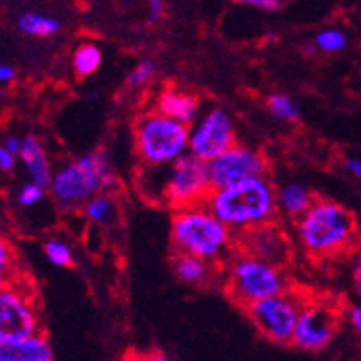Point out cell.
Listing matches in <instances>:
<instances>
[{"label":"cell","instance_id":"obj_5","mask_svg":"<svg viewBox=\"0 0 361 361\" xmlns=\"http://www.w3.org/2000/svg\"><path fill=\"white\" fill-rule=\"evenodd\" d=\"M109 173V161L104 153H89L54 171L48 190L63 210L80 209L92 195L104 192Z\"/></svg>","mask_w":361,"mask_h":361},{"label":"cell","instance_id":"obj_6","mask_svg":"<svg viewBox=\"0 0 361 361\" xmlns=\"http://www.w3.org/2000/svg\"><path fill=\"white\" fill-rule=\"evenodd\" d=\"M286 290L288 279L282 273V267L271 262L260 260L242 251L228 262L227 291L243 308Z\"/></svg>","mask_w":361,"mask_h":361},{"label":"cell","instance_id":"obj_1","mask_svg":"<svg viewBox=\"0 0 361 361\" xmlns=\"http://www.w3.org/2000/svg\"><path fill=\"white\" fill-rule=\"evenodd\" d=\"M204 204L236 234L275 218L276 192L266 177H255L212 190Z\"/></svg>","mask_w":361,"mask_h":361},{"label":"cell","instance_id":"obj_27","mask_svg":"<svg viewBox=\"0 0 361 361\" xmlns=\"http://www.w3.org/2000/svg\"><path fill=\"white\" fill-rule=\"evenodd\" d=\"M238 4L243 6H252V8H258V10L266 11H275L281 8V0H236Z\"/></svg>","mask_w":361,"mask_h":361},{"label":"cell","instance_id":"obj_23","mask_svg":"<svg viewBox=\"0 0 361 361\" xmlns=\"http://www.w3.org/2000/svg\"><path fill=\"white\" fill-rule=\"evenodd\" d=\"M315 47H317V50H321V52H341V50H345V47H347V35L343 34L341 30L338 28H328V30H323V32H319L317 37H315Z\"/></svg>","mask_w":361,"mask_h":361},{"label":"cell","instance_id":"obj_16","mask_svg":"<svg viewBox=\"0 0 361 361\" xmlns=\"http://www.w3.org/2000/svg\"><path fill=\"white\" fill-rule=\"evenodd\" d=\"M155 111L190 126L200 114V100L185 90L164 89L155 100Z\"/></svg>","mask_w":361,"mask_h":361},{"label":"cell","instance_id":"obj_21","mask_svg":"<svg viewBox=\"0 0 361 361\" xmlns=\"http://www.w3.org/2000/svg\"><path fill=\"white\" fill-rule=\"evenodd\" d=\"M81 209H83V214L87 216L90 224H105L107 219H111L114 204L109 195H105V192H100V194L92 195Z\"/></svg>","mask_w":361,"mask_h":361},{"label":"cell","instance_id":"obj_35","mask_svg":"<svg viewBox=\"0 0 361 361\" xmlns=\"http://www.w3.org/2000/svg\"><path fill=\"white\" fill-rule=\"evenodd\" d=\"M8 262H10V249L6 243H0V269H6Z\"/></svg>","mask_w":361,"mask_h":361},{"label":"cell","instance_id":"obj_32","mask_svg":"<svg viewBox=\"0 0 361 361\" xmlns=\"http://www.w3.org/2000/svg\"><path fill=\"white\" fill-rule=\"evenodd\" d=\"M348 321L354 328H356L357 332L361 334V306H352L348 310Z\"/></svg>","mask_w":361,"mask_h":361},{"label":"cell","instance_id":"obj_7","mask_svg":"<svg viewBox=\"0 0 361 361\" xmlns=\"http://www.w3.org/2000/svg\"><path fill=\"white\" fill-rule=\"evenodd\" d=\"M212 190L209 162L186 152L168 164L161 194L173 209H183L204 203Z\"/></svg>","mask_w":361,"mask_h":361},{"label":"cell","instance_id":"obj_22","mask_svg":"<svg viewBox=\"0 0 361 361\" xmlns=\"http://www.w3.org/2000/svg\"><path fill=\"white\" fill-rule=\"evenodd\" d=\"M267 109L273 116L284 120V122H297L299 118V109H297L293 98L288 94H281V92L271 94L267 98Z\"/></svg>","mask_w":361,"mask_h":361},{"label":"cell","instance_id":"obj_30","mask_svg":"<svg viewBox=\"0 0 361 361\" xmlns=\"http://www.w3.org/2000/svg\"><path fill=\"white\" fill-rule=\"evenodd\" d=\"M2 146L8 147V149H10L11 153H15V155H19L20 147H23V138L15 137V135H10V137L6 138Z\"/></svg>","mask_w":361,"mask_h":361},{"label":"cell","instance_id":"obj_11","mask_svg":"<svg viewBox=\"0 0 361 361\" xmlns=\"http://www.w3.org/2000/svg\"><path fill=\"white\" fill-rule=\"evenodd\" d=\"M234 126L227 111L214 107L207 111L190 128L188 152L203 161H212L234 146Z\"/></svg>","mask_w":361,"mask_h":361},{"label":"cell","instance_id":"obj_34","mask_svg":"<svg viewBox=\"0 0 361 361\" xmlns=\"http://www.w3.org/2000/svg\"><path fill=\"white\" fill-rule=\"evenodd\" d=\"M345 166H347V170L350 171L352 176H356L357 179H361V161H357V159H347Z\"/></svg>","mask_w":361,"mask_h":361},{"label":"cell","instance_id":"obj_31","mask_svg":"<svg viewBox=\"0 0 361 361\" xmlns=\"http://www.w3.org/2000/svg\"><path fill=\"white\" fill-rule=\"evenodd\" d=\"M15 76H17V72H15V68L11 65H8V63L0 65V81L2 83H10V81L15 80Z\"/></svg>","mask_w":361,"mask_h":361},{"label":"cell","instance_id":"obj_8","mask_svg":"<svg viewBox=\"0 0 361 361\" xmlns=\"http://www.w3.org/2000/svg\"><path fill=\"white\" fill-rule=\"evenodd\" d=\"M306 299L291 291L257 300L245 308L252 324L273 343H291L300 312L305 308Z\"/></svg>","mask_w":361,"mask_h":361},{"label":"cell","instance_id":"obj_14","mask_svg":"<svg viewBox=\"0 0 361 361\" xmlns=\"http://www.w3.org/2000/svg\"><path fill=\"white\" fill-rule=\"evenodd\" d=\"M52 347L39 332L19 336V338H0V361H52Z\"/></svg>","mask_w":361,"mask_h":361},{"label":"cell","instance_id":"obj_15","mask_svg":"<svg viewBox=\"0 0 361 361\" xmlns=\"http://www.w3.org/2000/svg\"><path fill=\"white\" fill-rule=\"evenodd\" d=\"M19 157L30 179L48 188L50 183H52L54 171L50 168V161H48V155L44 152V146L41 144L37 135L30 133L23 138Z\"/></svg>","mask_w":361,"mask_h":361},{"label":"cell","instance_id":"obj_19","mask_svg":"<svg viewBox=\"0 0 361 361\" xmlns=\"http://www.w3.org/2000/svg\"><path fill=\"white\" fill-rule=\"evenodd\" d=\"M17 26L23 34L32 37H50L61 30V23L56 17L37 13V11H24L17 19Z\"/></svg>","mask_w":361,"mask_h":361},{"label":"cell","instance_id":"obj_3","mask_svg":"<svg viewBox=\"0 0 361 361\" xmlns=\"http://www.w3.org/2000/svg\"><path fill=\"white\" fill-rule=\"evenodd\" d=\"M234 231L210 212L204 203L177 209L171 218V242L177 252L216 262L228 255Z\"/></svg>","mask_w":361,"mask_h":361},{"label":"cell","instance_id":"obj_18","mask_svg":"<svg viewBox=\"0 0 361 361\" xmlns=\"http://www.w3.org/2000/svg\"><path fill=\"white\" fill-rule=\"evenodd\" d=\"M212 262L207 258L188 255V252H177L173 258V271L177 279L188 286L209 284L212 279Z\"/></svg>","mask_w":361,"mask_h":361},{"label":"cell","instance_id":"obj_9","mask_svg":"<svg viewBox=\"0 0 361 361\" xmlns=\"http://www.w3.org/2000/svg\"><path fill=\"white\" fill-rule=\"evenodd\" d=\"M339 312L330 300L306 299L293 332V345L308 352H319L328 347L338 330Z\"/></svg>","mask_w":361,"mask_h":361},{"label":"cell","instance_id":"obj_10","mask_svg":"<svg viewBox=\"0 0 361 361\" xmlns=\"http://www.w3.org/2000/svg\"><path fill=\"white\" fill-rule=\"evenodd\" d=\"M209 171L212 188L219 190L255 177H266L267 161L257 149L234 144L227 152L209 161Z\"/></svg>","mask_w":361,"mask_h":361},{"label":"cell","instance_id":"obj_26","mask_svg":"<svg viewBox=\"0 0 361 361\" xmlns=\"http://www.w3.org/2000/svg\"><path fill=\"white\" fill-rule=\"evenodd\" d=\"M155 72H157V65H155V61H152V59H144V61L138 63L133 71L129 72L128 85L129 87L144 85V83H147V81L155 76Z\"/></svg>","mask_w":361,"mask_h":361},{"label":"cell","instance_id":"obj_24","mask_svg":"<svg viewBox=\"0 0 361 361\" xmlns=\"http://www.w3.org/2000/svg\"><path fill=\"white\" fill-rule=\"evenodd\" d=\"M44 257L50 264L57 267H68L72 264V249L61 240H48L44 242Z\"/></svg>","mask_w":361,"mask_h":361},{"label":"cell","instance_id":"obj_33","mask_svg":"<svg viewBox=\"0 0 361 361\" xmlns=\"http://www.w3.org/2000/svg\"><path fill=\"white\" fill-rule=\"evenodd\" d=\"M354 288H356V293L361 297V252L357 255L356 264H354Z\"/></svg>","mask_w":361,"mask_h":361},{"label":"cell","instance_id":"obj_25","mask_svg":"<svg viewBox=\"0 0 361 361\" xmlns=\"http://www.w3.org/2000/svg\"><path fill=\"white\" fill-rule=\"evenodd\" d=\"M44 190H47V188H44L43 185H39L35 180H30V183L20 186L19 192H17V203H19L20 207H24V209L35 207V204H39L43 201Z\"/></svg>","mask_w":361,"mask_h":361},{"label":"cell","instance_id":"obj_12","mask_svg":"<svg viewBox=\"0 0 361 361\" xmlns=\"http://www.w3.org/2000/svg\"><path fill=\"white\" fill-rule=\"evenodd\" d=\"M236 236L234 243L238 249L251 257L271 262L279 267H284L290 258V240L279 225L271 221L236 233Z\"/></svg>","mask_w":361,"mask_h":361},{"label":"cell","instance_id":"obj_4","mask_svg":"<svg viewBox=\"0 0 361 361\" xmlns=\"http://www.w3.org/2000/svg\"><path fill=\"white\" fill-rule=\"evenodd\" d=\"M135 146L140 161L149 168L168 166L188 152L190 126L171 118L159 111L147 113L137 120Z\"/></svg>","mask_w":361,"mask_h":361},{"label":"cell","instance_id":"obj_17","mask_svg":"<svg viewBox=\"0 0 361 361\" xmlns=\"http://www.w3.org/2000/svg\"><path fill=\"white\" fill-rule=\"evenodd\" d=\"M314 201V194L306 186L299 185V183H290L276 192V212L284 218L299 219L312 207Z\"/></svg>","mask_w":361,"mask_h":361},{"label":"cell","instance_id":"obj_13","mask_svg":"<svg viewBox=\"0 0 361 361\" xmlns=\"http://www.w3.org/2000/svg\"><path fill=\"white\" fill-rule=\"evenodd\" d=\"M39 330L37 314L30 300L15 288L0 291V338H19Z\"/></svg>","mask_w":361,"mask_h":361},{"label":"cell","instance_id":"obj_28","mask_svg":"<svg viewBox=\"0 0 361 361\" xmlns=\"http://www.w3.org/2000/svg\"><path fill=\"white\" fill-rule=\"evenodd\" d=\"M17 157L19 155H15L11 153L8 147H0V170L2 171H11L15 168V162H17Z\"/></svg>","mask_w":361,"mask_h":361},{"label":"cell","instance_id":"obj_29","mask_svg":"<svg viewBox=\"0 0 361 361\" xmlns=\"http://www.w3.org/2000/svg\"><path fill=\"white\" fill-rule=\"evenodd\" d=\"M149 6V23H159L164 15V2L162 0H147Z\"/></svg>","mask_w":361,"mask_h":361},{"label":"cell","instance_id":"obj_2","mask_svg":"<svg viewBox=\"0 0 361 361\" xmlns=\"http://www.w3.org/2000/svg\"><path fill=\"white\" fill-rule=\"evenodd\" d=\"M297 238L308 255L334 257L356 240V221L350 210L330 200H315L297 219Z\"/></svg>","mask_w":361,"mask_h":361},{"label":"cell","instance_id":"obj_20","mask_svg":"<svg viewBox=\"0 0 361 361\" xmlns=\"http://www.w3.org/2000/svg\"><path fill=\"white\" fill-rule=\"evenodd\" d=\"M104 56L102 50L94 43H85L76 48V52L72 56V67L78 78H87L94 74L100 68Z\"/></svg>","mask_w":361,"mask_h":361}]
</instances>
